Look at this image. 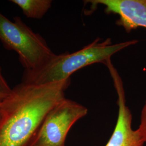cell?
<instances>
[{"label": "cell", "instance_id": "1", "mask_svg": "<svg viewBox=\"0 0 146 146\" xmlns=\"http://www.w3.org/2000/svg\"><path fill=\"white\" fill-rule=\"evenodd\" d=\"M71 78L43 84L21 82L0 103V146H29L48 113L66 98Z\"/></svg>", "mask_w": 146, "mask_h": 146}, {"label": "cell", "instance_id": "2", "mask_svg": "<svg viewBox=\"0 0 146 146\" xmlns=\"http://www.w3.org/2000/svg\"><path fill=\"white\" fill-rule=\"evenodd\" d=\"M138 42L136 40L113 44L110 38H98L75 52L54 54L41 66L33 70L25 69L22 82L43 84L70 78L73 73L94 63L104 64L116 53Z\"/></svg>", "mask_w": 146, "mask_h": 146}, {"label": "cell", "instance_id": "3", "mask_svg": "<svg viewBox=\"0 0 146 146\" xmlns=\"http://www.w3.org/2000/svg\"><path fill=\"white\" fill-rule=\"evenodd\" d=\"M0 40L5 48L15 51L26 70L40 67L54 54L39 34L16 16L11 21L0 12Z\"/></svg>", "mask_w": 146, "mask_h": 146}, {"label": "cell", "instance_id": "4", "mask_svg": "<svg viewBox=\"0 0 146 146\" xmlns=\"http://www.w3.org/2000/svg\"><path fill=\"white\" fill-rule=\"evenodd\" d=\"M88 111L84 105L66 98L48 113L29 146H65L69 131Z\"/></svg>", "mask_w": 146, "mask_h": 146}, {"label": "cell", "instance_id": "5", "mask_svg": "<svg viewBox=\"0 0 146 146\" xmlns=\"http://www.w3.org/2000/svg\"><path fill=\"white\" fill-rule=\"evenodd\" d=\"M104 65L108 69L117 96L118 116L114 131L105 146H143V136L137 128H132V115L126 104L125 91L122 80L111 60Z\"/></svg>", "mask_w": 146, "mask_h": 146}, {"label": "cell", "instance_id": "6", "mask_svg": "<svg viewBox=\"0 0 146 146\" xmlns=\"http://www.w3.org/2000/svg\"><path fill=\"white\" fill-rule=\"evenodd\" d=\"M86 3L94 7H104L107 14H114L119 18L116 24L127 33L139 27L146 29V0H89Z\"/></svg>", "mask_w": 146, "mask_h": 146}, {"label": "cell", "instance_id": "7", "mask_svg": "<svg viewBox=\"0 0 146 146\" xmlns=\"http://www.w3.org/2000/svg\"><path fill=\"white\" fill-rule=\"evenodd\" d=\"M10 1L19 6L27 17L35 19L42 18L52 4L51 0H11Z\"/></svg>", "mask_w": 146, "mask_h": 146}, {"label": "cell", "instance_id": "8", "mask_svg": "<svg viewBox=\"0 0 146 146\" xmlns=\"http://www.w3.org/2000/svg\"><path fill=\"white\" fill-rule=\"evenodd\" d=\"M12 91L4 76L2 74L1 69L0 68V99L3 100L9 95Z\"/></svg>", "mask_w": 146, "mask_h": 146}, {"label": "cell", "instance_id": "9", "mask_svg": "<svg viewBox=\"0 0 146 146\" xmlns=\"http://www.w3.org/2000/svg\"><path fill=\"white\" fill-rule=\"evenodd\" d=\"M138 129L140 130L143 136V137L146 144V100L145 104L141 111L140 124Z\"/></svg>", "mask_w": 146, "mask_h": 146}, {"label": "cell", "instance_id": "10", "mask_svg": "<svg viewBox=\"0 0 146 146\" xmlns=\"http://www.w3.org/2000/svg\"><path fill=\"white\" fill-rule=\"evenodd\" d=\"M1 101H2V100L0 99V103H1Z\"/></svg>", "mask_w": 146, "mask_h": 146}]
</instances>
